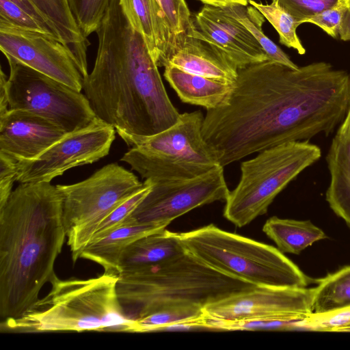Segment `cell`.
I'll return each instance as SVG.
<instances>
[{
  "instance_id": "1",
  "label": "cell",
  "mask_w": 350,
  "mask_h": 350,
  "mask_svg": "<svg viewBox=\"0 0 350 350\" xmlns=\"http://www.w3.org/2000/svg\"><path fill=\"white\" fill-rule=\"evenodd\" d=\"M350 105V73L327 62L294 69L266 60L238 69L228 101L206 110L202 135L224 167L293 141L328 136Z\"/></svg>"
},
{
  "instance_id": "2",
  "label": "cell",
  "mask_w": 350,
  "mask_h": 350,
  "mask_svg": "<svg viewBox=\"0 0 350 350\" xmlns=\"http://www.w3.org/2000/svg\"><path fill=\"white\" fill-rule=\"evenodd\" d=\"M96 33L94 66L83 77L82 90L96 117L120 137L150 136L174 124L180 113L121 0L110 1Z\"/></svg>"
},
{
  "instance_id": "3",
  "label": "cell",
  "mask_w": 350,
  "mask_h": 350,
  "mask_svg": "<svg viewBox=\"0 0 350 350\" xmlns=\"http://www.w3.org/2000/svg\"><path fill=\"white\" fill-rule=\"evenodd\" d=\"M62 204L57 185L25 183L0 207V323L28 312L56 275L66 237Z\"/></svg>"
},
{
  "instance_id": "4",
  "label": "cell",
  "mask_w": 350,
  "mask_h": 350,
  "mask_svg": "<svg viewBox=\"0 0 350 350\" xmlns=\"http://www.w3.org/2000/svg\"><path fill=\"white\" fill-rule=\"evenodd\" d=\"M254 285L183 253L157 264L121 272L116 284L124 316L133 321L180 305H206Z\"/></svg>"
},
{
  "instance_id": "5",
  "label": "cell",
  "mask_w": 350,
  "mask_h": 350,
  "mask_svg": "<svg viewBox=\"0 0 350 350\" xmlns=\"http://www.w3.org/2000/svg\"><path fill=\"white\" fill-rule=\"evenodd\" d=\"M118 276L51 281V291L22 317L0 323L1 333L109 331L137 332L118 301Z\"/></svg>"
},
{
  "instance_id": "6",
  "label": "cell",
  "mask_w": 350,
  "mask_h": 350,
  "mask_svg": "<svg viewBox=\"0 0 350 350\" xmlns=\"http://www.w3.org/2000/svg\"><path fill=\"white\" fill-rule=\"evenodd\" d=\"M176 234L185 251L201 262L254 286L304 288L317 282L279 249L213 224Z\"/></svg>"
},
{
  "instance_id": "7",
  "label": "cell",
  "mask_w": 350,
  "mask_h": 350,
  "mask_svg": "<svg viewBox=\"0 0 350 350\" xmlns=\"http://www.w3.org/2000/svg\"><path fill=\"white\" fill-rule=\"evenodd\" d=\"M201 111L180 113L170 127L150 136H124L131 148L121 158L142 178L183 180L221 166L202 135Z\"/></svg>"
},
{
  "instance_id": "8",
  "label": "cell",
  "mask_w": 350,
  "mask_h": 350,
  "mask_svg": "<svg viewBox=\"0 0 350 350\" xmlns=\"http://www.w3.org/2000/svg\"><path fill=\"white\" fill-rule=\"evenodd\" d=\"M321 157L309 140L281 144L241 164V178L225 201L224 217L245 226L267 212L275 198L299 174Z\"/></svg>"
},
{
  "instance_id": "9",
  "label": "cell",
  "mask_w": 350,
  "mask_h": 350,
  "mask_svg": "<svg viewBox=\"0 0 350 350\" xmlns=\"http://www.w3.org/2000/svg\"><path fill=\"white\" fill-rule=\"evenodd\" d=\"M143 186L144 182L117 163L102 167L82 181L57 185L73 262L80 258L101 221Z\"/></svg>"
},
{
  "instance_id": "10",
  "label": "cell",
  "mask_w": 350,
  "mask_h": 350,
  "mask_svg": "<svg viewBox=\"0 0 350 350\" xmlns=\"http://www.w3.org/2000/svg\"><path fill=\"white\" fill-rule=\"evenodd\" d=\"M9 109H21L51 121L66 133L84 128L97 118L84 94L18 60L5 57Z\"/></svg>"
},
{
  "instance_id": "11",
  "label": "cell",
  "mask_w": 350,
  "mask_h": 350,
  "mask_svg": "<svg viewBox=\"0 0 350 350\" xmlns=\"http://www.w3.org/2000/svg\"><path fill=\"white\" fill-rule=\"evenodd\" d=\"M152 183L148 193L122 225L167 227L175 219L196 208L225 202L230 193L222 166L191 179Z\"/></svg>"
},
{
  "instance_id": "12",
  "label": "cell",
  "mask_w": 350,
  "mask_h": 350,
  "mask_svg": "<svg viewBox=\"0 0 350 350\" xmlns=\"http://www.w3.org/2000/svg\"><path fill=\"white\" fill-rule=\"evenodd\" d=\"M116 132L96 118L88 126L66 133L36 158L17 161L16 181L51 182L71 168L93 163L109 153Z\"/></svg>"
},
{
  "instance_id": "13",
  "label": "cell",
  "mask_w": 350,
  "mask_h": 350,
  "mask_svg": "<svg viewBox=\"0 0 350 350\" xmlns=\"http://www.w3.org/2000/svg\"><path fill=\"white\" fill-rule=\"evenodd\" d=\"M314 290L254 286L211 302L203 310L206 318L219 321H300L313 312Z\"/></svg>"
},
{
  "instance_id": "14",
  "label": "cell",
  "mask_w": 350,
  "mask_h": 350,
  "mask_svg": "<svg viewBox=\"0 0 350 350\" xmlns=\"http://www.w3.org/2000/svg\"><path fill=\"white\" fill-rule=\"evenodd\" d=\"M0 49L5 57H13L77 91L83 89V76L72 51L53 36L0 22Z\"/></svg>"
},
{
  "instance_id": "15",
  "label": "cell",
  "mask_w": 350,
  "mask_h": 350,
  "mask_svg": "<svg viewBox=\"0 0 350 350\" xmlns=\"http://www.w3.org/2000/svg\"><path fill=\"white\" fill-rule=\"evenodd\" d=\"M187 36L216 46L238 69L269 60L256 38L222 7L204 5L198 13L192 15Z\"/></svg>"
},
{
  "instance_id": "16",
  "label": "cell",
  "mask_w": 350,
  "mask_h": 350,
  "mask_svg": "<svg viewBox=\"0 0 350 350\" xmlns=\"http://www.w3.org/2000/svg\"><path fill=\"white\" fill-rule=\"evenodd\" d=\"M66 133L33 112L9 109L0 116V152L17 161L33 159Z\"/></svg>"
},
{
  "instance_id": "17",
  "label": "cell",
  "mask_w": 350,
  "mask_h": 350,
  "mask_svg": "<svg viewBox=\"0 0 350 350\" xmlns=\"http://www.w3.org/2000/svg\"><path fill=\"white\" fill-rule=\"evenodd\" d=\"M167 66L231 82H235L238 76V68L224 52L204 40L187 35L161 64Z\"/></svg>"
},
{
  "instance_id": "18",
  "label": "cell",
  "mask_w": 350,
  "mask_h": 350,
  "mask_svg": "<svg viewBox=\"0 0 350 350\" xmlns=\"http://www.w3.org/2000/svg\"><path fill=\"white\" fill-rule=\"evenodd\" d=\"M164 77L183 103L206 110L224 105L228 100L234 82L192 74L167 66Z\"/></svg>"
},
{
  "instance_id": "19",
  "label": "cell",
  "mask_w": 350,
  "mask_h": 350,
  "mask_svg": "<svg viewBox=\"0 0 350 350\" xmlns=\"http://www.w3.org/2000/svg\"><path fill=\"white\" fill-rule=\"evenodd\" d=\"M166 228L155 224H123L105 237L90 242L80 258L92 260L104 269V273L118 276L119 265L124 250L136 240Z\"/></svg>"
},
{
  "instance_id": "20",
  "label": "cell",
  "mask_w": 350,
  "mask_h": 350,
  "mask_svg": "<svg viewBox=\"0 0 350 350\" xmlns=\"http://www.w3.org/2000/svg\"><path fill=\"white\" fill-rule=\"evenodd\" d=\"M326 161L330 176L326 201L350 228V138L336 132Z\"/></svg>"
},
{
  "instance_id": "21",
  "label": "cell",
  "mask_w": 350,
  "mask_h": 350,
  "mask_svg": "<svg viewBox=\"0 0 350 350\" xmlns=\"http://www.w3.org/2000/svg\"><path fill=\"white\" fill-rule=\"evenodd\" d=\"M133 25L143 36L158 67L172 41L164 14L157 0H121Z\"/></svg>"
},
{
  "instance_id": "22",
  "label": "cell",
  "mask_w": 350,
  "mask_h": 350,
  "mask_svg": "<svg viewBox=\"0 0 350 350\" xmlns=\"http://www.w3.org/2000/svg\"><path fill=\"white\" fill-rule=\"evenodd\" d=\"M59 39L72 51L77 68L85 77L88 72V38L79 28L68 0H31Z\"/></svg>"
},
{
  "instance_id": "23",
  "label": "cell",
  "mask_w": 350,
  "mask_h": 350,
  "mask_svg": "<svg viewBox=\"0 0 350 350\" xmlns=\"http://www.w3.org/2000/svg\"><path fill=\"white\" fill-rule=\"evenodd\" d=\"M185 252L176 232L166 228L146 235L131 243L123 252L121 272L157 264ZM120 275V274H119Z\"/></svg>"
},
{
  "instance_id": "24",
  "label": "cell",
  "mask_w": 350,
  "mask_h": 350,
  "mask_svg": "<svg viewBox=\"0 0 350 350\" xmlns=\"http://www.w3.org/2000/svg\"><path fill=\"white\" fill-rule=\"evenodd\" d=\"M262 231L282 252L299 254L315 242L327 238L323 230L310 220L269 218Z\"/></svg>"
},
{
  "instance_id": "25",
  "label": "cell",
  "mask_w": 350,
  "mask_h": 350,
  "mask_svg": "<svg viewBox=\"0 0 350 350\" xmlns=\"http://www.w3.org/2000/svg\"><path fill=\"white\" fill-rule=\"evenodd\" d=\"M313 313L322 314L350 306V265L317 280Z\"/></svg>"
},
{
  "instance_id": "26",
  "label": "cell",
  "mask_w": 350,
  "mask_h": 350,
  "mask_svg": "<svg viewBox=\"0 0 350 350\" xmlns=\"http://www.w3.org/2000/svg\"><path fill=\"white\" fill-rule=\"evenodd\" d=\"M222 8L251 33L266 53L269 60L294 69L299 67L280 46L265 34L262 25L265 18L256 8L250 4H232Z\"/></svg>"
},
{
  "instance_id": "27",
  "label": "cell",
  "mask_w": 350,
  "mask_h": 350,
  "mask_svg": "<svg viewBox=\"0 0 350 350\" xmlns=\"http://www.w3.org/2000/svg\"><path fill=\"white\" fill-rule=\"evenodd\" d=\"M249 4L256 8L277 31L280 44L297 51L299 55L306 53V49L297 33L298 21L276 1L262 3L249 0Z\"/></svg>"
},
{
  "instance_id": "28",
  "label": "cell",
  "mask_w": 350,
  "mask_h": 350,
  "mask_svg": "<svg viewBox=\"0 0 350 350\" xmlns=\"http://www.w3.org/2000/svg\"><path fill=\"white\" fill-rule=\"evenodd\" d=\"M157 1L163 11L171 36L172 44L165 58L185 40L191 26L192 15L185 0H157Z\"/></svg>"
},
{
  "instance_id": "29",
  "label": "cell",
  "mask_w": 350,
  "mask_h": 350,
  "mask_svg": "<svg viewBox=\"0 0 350 350\" xmlns=\"http://www.w3.org/2000/svg\"><path fill=\"white\" fill-rule=\"evenodd\" d=\"M152 186L151 180H145L144 186L139 191L120 204L101 221L94 230L90 242L105 237L120 226L148 193Z\"/></svg>"
},
{
  "instance_id": "30",
  "label": "cell",
  "mask_w": 350,
  "mask_h": 350,
  "mask_svg": "<svg viewBox=\"0 0 350 350\" xmlns=\"http://www.w3.org/2000/svg\"><path fill=\"white\" fill-rule=\"evenodd\" d=\"M72 14L88 38L98 29L111 0H68Z\"/></svg>"
},
{
  "instance_id": "31",
  "label": "cell",
  "mask_w": 350,
  "mask_h": 350,
  "mask_svg": "<svg viewBox=\"0 0 350 350\" xmlns=\"http://www.w3.org/2000/svg\"><path fill=\"white\" fill-rule=\"evenodd\" d=\"M350 326V306L329 312L312 313L306 318L295 323L294 330L313 332L340 331Z\"/></svg>"
},
{
  "instance_id": "32",
  "label": "cell",
  "mask_w": 350,
  "mask_h": 350,
  "mask_svg": "<svg viewBox=\"0 0 350 350\" xmlns=\"http://www.w3.org/2000/svg\"><path fill=\"white\" fill-rule=\"evenodd\" d=\"M350 6V0H338L332 7L305 20L303 23L317 25L332 38L338 35L343 17Z\"/></svg>"
},
{
  "instance_id": "33",
  "label": "cell",
  "mask_w": 350,
  "mask_h": 350,
  "mask_svg": "<svg viewBox=\"0 0 350 350\" xmlns=\"http://www.w3.org/2000/svg\"><path fill=\"white\" fill-rule=\"evenodd\" d=\"M0 22L20 29L48 34L36 20L10 0H0Z\"/></svg>"
},
{
  "instance_id": "34",
  "label": "cell",
  "mask_w": 350,
  "mask_h": 350,
  "mask_svg": "<svg viewBox=\"0 0 350 350\" xmlns=\"http://www.w3.org/2000/svg\"><path fill=\"white\" fill-rule=\"evenodd\" d=\"M278 3L299 23L335 5L338 0H271Z\"/></svg>"
},
{
  "instance_id": "35",
  "label": "cell",
  "mask_w": 350,
  "mask_h": 350,
  "mask_svg": "<svg viewBox=\"0 0 350 350\" xmlns=\"http://www.w3.org/2000/svg\"><path fill=\"white\" fill-rule=\"evenodd\" d=\"M16 174L17 161L0 152V207L5 204L12 193Z\"/></svg>"
},
{
  "instance_id": "36",
  "label": "cell",
  "mask_w": 350,
  "mask_h": 350,
  "mask_svg": "<svg viewBox=\"0 0 350 350\" xmlns=\"http://www.w3.org/2000/svg\"><path fill=\"white\" fill-rule=\"evenodd\" d=\"M30 16H31L43 28V29L49 35H51L59 39L55 33L49 25L46 20L42 16L39 10L31 0H10Z\"/></svg>"
},
{
  "instance_id": "37",
  "label": "cell",
  "mask_w": 350,
  "mask_h": 350,
  "mask_svg": "<svg viewBox=\"0 0 350 350\" xmlns=\"http://www.w3.org/2000/svg\"><path fill=\"white\" fill-rule=\"evenodd\" d=\"M8 77L1 68L0 74V116L9 110L7 81Z\"/></svg>"
},
{
  "instance_id": "38",
  "label": "cell",
  "mask_w": 350,
  "mask_h": 350,
  "mask_svg": "<svg viewBox=\"0 0 350 350\" xmlns=\"http://www.w3.org/2000/svg\"><path fill=\"white\" fill-rule=\"evenodd\" d=\"M338 35L343 41L350 40V6L343 17L339 28Z\"/></svg>"
},
{
  "instance_id": "39",
  "label": "cell",
  "mask_w": 350,
  "mask_h": 350,
  "mask_svg": "<svg viewBox=\"0 0 350 350\" xmlns=\"http://www.w3.org/2000/svg\"><path fill=\"white\" fill-rule=\"evenodd\" d=\"M204 5H210L218 7L228 6L232 4L248 5L249 0H198Z\"/></svg>"
},
{
  "instance_id": "40",
  "label": "cell",
  "mask_w": 350,
  "mask_h": 350,
  "mask_svg": "<svg viewBox=\"0 0 350 350\" xmlns=\"http://www.w3.org/2000/svg\"><path fill=\"white\" fill-rule=\"evenodd\" d=\"M337 132L350 138V105Z\"/></svg>"
},
{
  "instance_id": "41",
  "label": "cell",
  "mask_w": 350,
  "mask_h": 350,
  "mask_svg": "<svg viewBox=\"0 0 350 350\" xmlns=\"http://www.w3.org/2000/svg\"><path fill=\"white\" fill-rule=\"evenodd\" d=\"M340 332H350V326L342 329Z\"/></svg>"
}]
</instances>
